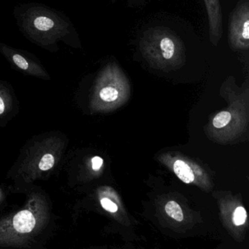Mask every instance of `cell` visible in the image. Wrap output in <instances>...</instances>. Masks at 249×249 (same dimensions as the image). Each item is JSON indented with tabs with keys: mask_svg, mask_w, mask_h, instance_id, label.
Here are the masks:
<instances>
[{
	"mask_svg": "<svg viewBox=\"0 0 249 249\" xmlns=\"http://www.w3.org/2000/svg\"><path fill=\"white\" fill-rule=\"evenodd\" d=\"M142 56L151 66L161 70L183 66L184 47L173 32L163 27H154L145 32L140 42Z\"/></svg>",
	"mask_w": 249,
	"mask_h": 249,
	"instance_id": "1",
	"label": "cell"
},
{
	"mask_svg": "<svg viewBox=\"0 0 249 249\" xmlns=\"http://www.w3.org/2000/svg\"><path fill=\"white\" fill-rule=\"evenodd\" d=\"M229 40L234 51L248 50L249 48V1L242 2L233 11L230 18Z\"/></svg>",
	"mask_w": 249,
	"mask_h": 249,
	"instance_id": "2",
	"label": "cell"
},
{
	"mask_svg": "<svg viewBox=\"0 0 249 249\" xmlns=\"http://www.w3.org/2000/svg\"><path fill=\"white\" fill-rule=\"evenodd\" d=\"M208 17L210 40L216 46L222 36V13L220 0H204Z\"/></svg>",
	"mask_w": 249,
	"mask_h": 249,
	"instance_id": "3",
	"label": "cell"
},
{
	"mask_svg": "<svg viewBox=\"0 0 249 249\" xmlns=\"http://www.w3.org/2000/svg\"><path fill=\"white\" fill-rule=\"evenodd\" d=\"M14 227L21 233L30 232L36 225V218L30 211H21L14 218Z\"/></svg>",
	"mask_w": 249,
	"mask_h": 249,
	"instance_id": "4",
	"label": "cell"
},
{
	"mask_svg": "<svg viewBox=\"0 0 249 249\" xmlns=\"http://www.w3.org/2000/svg\"><path fill=\"white\" fill-rule=\"evenodd\" d=\"M33 25L37 32L45 34L58 30L57 21L53 17L48 15V13H43L35 17L33 20Z\"/></svg>",
	"mask_w": 249,
	"mask_h": 249,
	"instance_id": "5",
	"label": "cell"
},
{
	"mask_svg": "<svg viewBox=\"0 0 249 249\" xmlns=\"http://www.w3.org/2000/svg\"><path fill=\"white\" fill-rule=\"evenodd\" d=\"M4 53L12 61L13 63L19 68L21 71H27V72H36L37 70H40V67L37 66L36 63L31 60H28V59L25 56H22L19 53L14 52L11 49H4Z\"/></svg>",
	"mask_w": 249,
	"mask_h": 249,
	"instance_id": "6",
	"label": "cell"
},
{
	"mask_svg": "<svg viewBox=\"0 0 249 249\" xmlns=\"http://www.w3.org/2000/svg\"><path fill=\"white\" fill-rule=\"evenodd\" d=\"M174 172L179 179L186 183H190L195 180V175L189 165L182 160H177L175 162Z\"/></svg>",
	"mask_w": 249,
	"mask_h": 249,
	"instance_id": "7",
	"label": "cell"
},
{
	"mask_svg": "<svg viewBox=\"0 0 249 249\" xmlns=\"http://www.w3.org/2000/svg\"><path fill=\"white\" fill-rule=\"evenodd\" d=\"M165 211L169 216L174 218L176 221H181L183 219V214L181 208L177 202H174V201L167 202L165 206Z\"/></svg>",
	"mask_w": 249,
	"mask_h": 249,
	"instance_id": "8",
	"label": "cell"
},
{
	"mask_svg": "<svg viewBox=\"0 0 249 249\" xmlns=\"http://www.w3.org/2000/svg\"><path fill=\"white\" fill-rule=\"evenodd\" d=\"M231 119V116L230 113L227 111H222L215 116L213 121V124L215 128H222L230 123Z\"/></svg>",
	"mask_w": 249,
	"mask_h": 249,
	"instance_id": "9",
	"label": "cell"
},
{
	"mask_svg": "<svg viewBox=\"0 0 249 249\" xmlns=\"http://www.w3.org/2000/svg\"><path fill=\"white\" fill-rule=\"evenodd\" d=\"M246 218H247V213L244 208L238 207L236 208L233 215V221L235 225L240 226L244 224Z\"/></svg>",
	"mask_w": 249,
	"mask_h": 249,
	"instance_id": "10",
	"label": "cell"
},
{
	"mask_svg": "<svg viewBox=\"0 0 249 249\" xmlns=\"http://www.w3.org/2000/svg\"><path fill=\"white\" fill-rule=\"evenodd\" d=\"M54 164V158L52 154H46L43 156L42 158L41 161H40L39 164V168L42 170H50Z\"/></svg>",
	"mask_w": 249,
	"mask_h": 249,
	"instance_id": "11",
	"label": "cell"
},
{
	"mask_svg": "<svg viewBox=\"0 0 249 249\" xmlns=\"http://www.w3.org/2000/svg\"><path fill=\"white\" fill-rule=\"evenodd\" d=\"M101 205L103 208L110 212L115 213L118 211L117 205L107 198H103V199H101Z\"/></svg>",
	"mask_w": 249,
	"mask_h": 249,
	"instance_id": "12",
	"label": "cell"
},
{
	"mask_svg": "<svg viewBox=\"0 0 249 249\" xmlns=\"http://www.w3.org/2000/svg\"><path fill=\"white\" fill-rule=\"evenodd\" d=\"M91 162H92L93 170H100V167L103 165V160L101 157H94L92 160H91Z\"/></svg>",
	"mask_w": 249,
	"mask_h": 249,
	"instance_id": "13",
	"label": "cell"
},
{
	"mask_svg": "<svg viewBox=\"0 0 249 249\" xmlns=\"http://www.w3.org/2000/svg\"><path fill=\"white\" fill-rule=\"evenodd\" d=\"M4 110H5V103H4L2 97H0V114H2Z\"/></svg>",
	"mask_w": 249,
	"mask_h": 249,
	"instance_id": "14",
	"label": "cell"
}]
</instances>
